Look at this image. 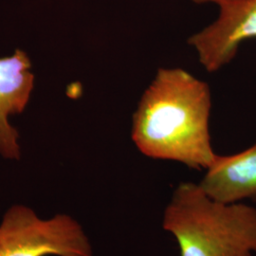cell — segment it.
I'll list each match as a JSON object with an SVG mask.
<instances>
[{
  "mask_svg": "<svg viewBox=\"0 0 256 256\" xmlns=\"http://www.w3.org/2000/svg\"><path fill=\"white\" fill-rule=\"evenodd\" d=\"M208 84L182 68H160L133 116L132 140L149 158L207 169L210 144Z\"/></svg>",
  "mask_w": 256,
  "mask_h": 256,
  "instance_id": "1",
  "label": "cell"
},
{
  "mask_svg": "<svg viewBox=\"0 0 256 256\" xmlns=\"http://www.w3.org/2000/svg\"><path fill=\"white\" fill-rule=\"evenodd\" d=\"M27 55L18 50L12 57L0 59V154L18 160V133L10 126L8 116L25 108L34 86Z\"/></svg>",
  "mask_w": 256,
  "mask_h": 256,
  "instance_id": "5",
  "label": "cell"
},
{
  "mask_svg": "<svg viewBox=\"0 0 256 256\" xmlns=\"http://www.w3.org/2000/svg\"><path fill=\"white\" fill-rule=\"evenodd\" d=\"M192 1L196 2V3H198V4L214 3V4H216V5H218L220 7H221V6H223V5L227 4V3H230V2H232V1H234V0H192Z\"/></svg>",
  "mask_w": 256,
  "mask_h": 256,
  "instance_id": "7",
  "label": "cell"
},
{
  "mask_svg": "<svg viewBox=\"0 0 256 256\" xmlns=\"http://www.w3.org/2000/svg\"><path fill=\"white\" fill-rule=\"evenodd\" d=\"M0 256H93V248L70 216L44 220L26 205L16 204L0 223Z\"/></svg>",
  "mask_w": 256,
  "mask_h": 256,
  "instance_id": "3",
  "label": "cell"
},
{
  "mask_svg": "<svg viewBox=\"0 0 256 256\" xmlns=\"http://www.w3.org/2000/svg\"><path fill=\"white\" fill-rule=\"evenodd\" d=\"M162 227L174 236L180 256L256 254V208L214 202L196 183L176 188Z\"/></svg>",
  "mask_w": 256,
  "mask_h": 256,
  "instance_id": "2",
  "label": "cell"
},
{
  "mask_svg": "<svg viewBox=\"0 0 256 256\" xmlns=\"http://www.w3.org/2000/svg\"><path fill=\"white\" fill-rule=\"evenodd\" d=\"M220 9L214 23L188 40L210 72L229 64L240 44L256 37V0H234Z\"/></svg>",
  "mask_w": 256,
  "mask_h": 256,
  "instance_id": "4",
  "label": "cell"
},
{
  "mask_svg": "<svg viewBox=\"0 0 256 256\" xmlns=\"http://www.w3.org/2000/svg\"><path fill=\"white\" fill-rule=\"evenodd\" d=\"M198 183L214 202L232 204L256 196V144L230 156H218Z\"/></svg>",
  "mask_w": 256,
  "mask_h": 256,
  "instance_id": "6",
  "label": "cell"
}]
</instances>
